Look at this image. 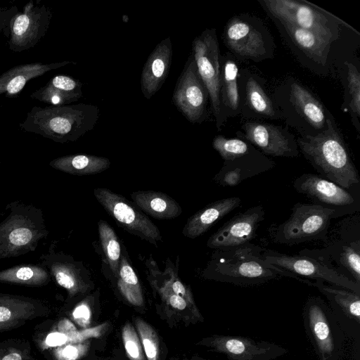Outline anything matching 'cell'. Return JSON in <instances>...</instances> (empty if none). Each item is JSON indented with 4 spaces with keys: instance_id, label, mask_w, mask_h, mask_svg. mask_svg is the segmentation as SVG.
<instances>
[{
    "instance_id": "obj_1",
    "label": "cell",
    "mask_w": 360,
    "mask_h": 360,
    "mask_svg": "<svg viewBox=\"0 0 360 360\" xmlns=\"http://www.w3.org/2000/svg\"><path fill=\"white\" fill-rule=\"evenodd\" d=\"M296 140L300 152L319 175L354 195L359 193L358 171L330 112L326 130L314 136H299Z\"/></svg>"
},
{
    "instance_id": "obj_2",
    "label": "cell",
    "mask_w": 360,
    "mask_h": 360,
    "mask_svg": "<svg viewBox=\"0 0 360 360\" xmlns=\"http://www.w3.org/2000/svg\"><path fill=\"white\" fill-rule=\"evenodd\" d=\"M99 117V108L91 104L34 106L19 127L25 131L63 143L75 141L92 130Z\"/></svg>"
},
{
    "instance_id": "obj_3",
    "label": "cell",
    "mask_w": 360,
    "mask_h": 360,
    "mask_svg": "<svg viewBox=\"0 0 360 360\" xmlns=\"http://www.w3.org/2000/svg\"><path fill=\"white\" fill-rule=\"evenodd\" d=\"M263 248L250 243L217 249L210 266L212 278L239 286H255L285 276L305 283L306 279L265 262Z\"/></svg>"
},
{
    "instance_id": "obj_4",
    "label": "cell",
    "mask_w": 360,
    "mask_h": 360,
    "mask_svg": "<svg viewBox=\"0 0 360 360\" xmlns=\"http://www.w3.org/2000/svg\"><path fill=\"white\" fill-rule=\"evenodd\" d=\"M271 97L287 125L300 136H316L327 128L329 111L302 83L287 78L274 90Z\"/></svg>"
},
{
    "instance_id": "obj_5",
    "label": "cell",
    "mask_w": 360,
    "mask_h": 360,
    "mask_svg": "<svg viewBox=\"0 0 360 360\" xmlns=\"http://www.w3.org/2000/svg\"><path fill=\"white\" fill-rule=\"evenodd\" d=\"M0 223V259L19 257L36 250L49 231L41 209L15 200Z\"/></svg>"
},
{
    "instance_id": "obj_6",
    "label": "cell",
    "mask_w": 360,
    "mask_h": 360,
    "mask_svg": "<svg viewBox=\"0 0 360 360\" xmlns=\"http://www.w3.org/2000/svg\"><path fill=\"white\" fill-rule=\"evenodd\" d=\"M303 324L319 360H340L345 333L329 305L319 296H309L303 307Z\"/></svg>"
},
{
    "instance_id": "obj_7",
    "label": "cell",
    "mask_w": 360,
    "mask_h": 360,
    "mask_svg": "<svg viewBox=\"0 0 360 360\" xmlns=\"http://www.w3.org/2000/svg\"><path fill=\"white\" fill-rule=\"evenodd\" d=\"M223 41L240 60L259 63L274 56V39L263 20L255 15L240 14L231 18L224 27Z\"/></svg>"
},
{
    "instance_id": "obj_8",
    "label": "cell",
    "mask_w": 360,
    "mask_h": 360,
    "mask_svg": "<svg viewBox=\"0 0 360 360\" xmlns=\"http://www.w3.org/2000/svg\"><path fill=\"white\" fill-rule=\"evenodd\" d=\"M271 18L311 31L333 43L339 37V25L359 33L338 17L304 0L258 1Z\"/></svg>"
},
{
    "instance_id": "obj_9",
    "label": "cell",
    "mask_w": 360,
    "mask_h": 360,
    "mask_svg": "<svg viewBox=\"0 0 360 360\" xmlns=\"http://www.w3.org/2000/svg\"><path fill=\"white\" fill-rule=\"evenodd\" d=\"M336 217L339 214L335 210L297 202L286 221L271 228V237L275 243L286 245L326 240L330 221Z\"/></svg>"
},
{
    "instance_id": "obj_10",
    "label": "cell",
    "mask_w": 360,
    "mask_h": 360,
    "mask_svg": "<svg viewBox=\"0 0 360 360\" xmlns=\"http://www.w3.org/2000/svg\"><path fill=\"white\" fill-rule=\"evenodd\" d=\"M191 51L198 75L209 94L217 129L221 131L226 120L222 114L219 98L221 54L216 30L205 29L196 37L192 41Z\"/></svg>"
},
{
    "instance_id": "obj_11",
    "label": "cell",
    "mask_w": 360,
    "mask_h": 360,
    "mask_svg": "<svg viewBox=\"0 0 360 360\" xmlns=\"http://www.w3.org/2000/svg\"><path fill=\"white\" fill-rule=\"evenodd\" d=\"M209 100L208 91L198 75L191 53L176 81L172 94V103L188 122L201 124L209 116Z\"/></svg>"
},
{
    "instance_id": "obj_12",
    "label": "cell",
    "mask_w": 360,
    "mask_h": 360,
    "mask_svg": "<svg viewBox=\"0 0 360 360\" xmlns=\"http://www.w3.org/2000/svg\"><path fill=\"white\" fill-rule=\"evenodd\" d=\"M260 256L265 262L300 278L321 280L360 295V285L313 257L303 255H289L265 249Z\"/></svg>"
},
{
    "instance_id": "obj_13",
    "label": "cell",
    "mask_w": 360,
    "mask_h": 360,
    "mask_svg": "<svg viewBox=\"0 0 360 360\" xmlns=\"http://www.w3.org/2000/svg\"><path fill=\"white\" fill-rule=\"evenodd\" d=\"M52 16L50 7L30 0L10 21L8 49L22 52L35 46L46 35Z\"/></svg>"
},
{
    "instance_id": "obj_14",
    "label": "cell",
    "mask_w": 360,
    "mask_h": 360,
    "mask_svg": "<svg viewBox=\"0 0 360 360\" xmlns=\"http://www.w3.org/2000/svg\"><path fill=\"white\" fill-rule=\"evenodd\" d=\"M94 194L106 212L127 231L153 245L162 240L158 226L135 204L108 188H97Z\"/></svg>"
},
{
    "instance_id": "obj_15",
    "label": "cell",
    "mask_w": 360,
    "mask_h": 360,
    "mask_svg": "<svg viewBox=\"0 0 360 360\" xmlns=\"http://www.w3.org/2000/svg\"><path fill=\"white\" fill-rule=\"evenodd\" d=\"M236 136L257 148L265 155L296 158L300 154L295 136L287 127L280 125L248 121L236 131Z\"/></svg>"
},
{
    "instance_id": "obj_16",
    "label": "cell",
    "mask_w": 360,
    "mask_h": 360,
    "mask_svg": "<svg viewBox=\"0 0 360 360\" xmlns=\"http://www.w3.org/2000/svg\"><path fill=\"white\" fill-rule=\"evenodd\" d=\"M292 186L313 203L335 210L339 217L359 209V198L354 194L319 174L304 173L293 181Z\"/></svg>"
},
{
    "instance_id": "obj_17",
    "label": "cell",
    "mask_w": 360,
    "mask_h": 360,
    "mask_svg": "<svg viewBox=\"0 0 360 360\" xmlns=\"http://www.w3.org/2000/svg\"><path fill=\"white\" fill-rule=\"evenodd\" d=\"M240 115L245 120H283L262 77L248 68L238 72Z\"/></svg>"
},
{
    "instance_id": "obj_18",
    "label": "cell",
    "mask_w": 360,
    "mask_h": 360,
    "mask_svg": "<svg viewBox=\"0 0 360 360\" xmlns=\"http://www.w3.org/2000/svg\"><path fill=\"white\" fill-rule=\"evenodd\" d=\"M199 344L226 355L229 360H273L288 353L276 343L239 335H214Z\"/></svg>"
},
{
    "instance_id": "obj_19",
    "label": "cell",
    "mask_w": 360,
    "mask_h": 360,
    "mask_svg": "<svg viewBox=\"0 0 360 360\" xmlns=\"http://www.w3.org/2000/svg\"><path fill=\"white\" fill-rule=\"evenodd\" d=\"M264 214L261 205L237 214L210 237L207 246L224 249L250 243L255 238L257 229L264 219Z\"/></svg>"
},
{
    "instance_id": "obj_20",
    "label": "cell",
    "mask_w": 360,
    "mask_h": 360,
    "mask_svg": "<svg viewBox=\"0 0 360 360\" xmlns=\"http://www.w3.org/2000/svg\"><path fill=\"white\" fill-rule=\"evenodd\" d=\"M308 285L316 288L327 299L344 333L354 335L359 333L360 295L346 288L326 283L321 280L314 282L307 279Z\"/></svg>"
},
{
    "instance_id": "obj_21",
    "label": "cell",
    "mask_w": 360,
    "mask_h": 360,
    "mask_svg": "<svg viewBox=\"0 0 360 360\" xmlns=\"http://www.w3.org/2000/svg\"><path fill=\"white\" fill-rule=\"evenodd\" d=\"M172 55V43L168 37L158 43L148 57L141 75V90L146 98L150 99L165 82Z\"/></svg>"
},
{
    "instance_id": "obj_22",
    "label": "cell",
    "mask_w": 360,
    "mask_h": 360,
    "mask_svg": "<svg viewBox=\"0 0 360 360\" xmlns=\"http://www.w3.org/2000/svg\"><path fill=\"white\" fill-rule=\"evenodd\" d=\"M300 255L316 259L328 266L333 262L338 267L347 271L354 282L360 285V241L340 240L333 242L321 250L300 252Z\"/></svg>"
},
{
    "instance_id": "obj_23",
    "label": "cell",
    "mask_w": 360,
    "mask_h": 360,
    "mask_svg": "<svg viewBox=\"0 0 360 360\" xmlns=\"http://www.w3.org/2000/svg\"><path fill=\"white\" fill-rule=\"evenodd\" d=\"M286 39L312 62L325 68L331 42L320 35L287 22L272 18Z\"/></svg>"
},
{
    "instance_id": "obj_24",
    "label": "cell",
    "mask_w": 360,
    "mask_h": 360,
    "mask_svg": "<svg viewBox=\"0 0 360 360\" xmlns=\"http://www.w3.org/2000/svg\"><path fill=\"white\" fill-rule=\"evenodd\" d=\"M69 64H76V62H34L14 66L0 75V96L4 94L8 98L18 96L30 80Z\"/></svg>"
},
{
    "instance_id": "obj_25",
    "label": "cell",
    "mask_w": 360,
    "mask_h": 360,
    "mask_svg": "<svg viewBox=\"0 0 360 360\" xmlns=\"http://www.w3.org/2000/svg\"><path fill=\"white\" fill-rule=\"evenodd\" d=\"M40 264L49 271L56 283L64 288L70 296L83 293L87 285L80 276L77 266L72 262L63 259L50 247L49 251L41 255Z\"/></svg>"
},
{
    "instance_id": "obj_26",
    "label": "cell",
    "mask_w": 360,
    "mask_h": 360,
    "mask_svg": "<svg viewBox=\"0 0 360 360\" xmlns=\"http://www.w3.org/2000/svg\"><path fill=\"white\" fill-rule=\"evenodd\" d=\"M82 83L70 76L58 75L32 92L30 98L51 105H65L82 97Z\"/></svg>"
},
{
    "instance_id": "obj_27",
    "label": "cell",
    "mask_w": 360,
    "mask_h": 360,
    "mask_svg": "<svg viewBox=\"0 0 360 360\" xmlns=\"http://www.w3.org/2000/svg\"><path fill=\"white\" fill-rule=\"evenodd\" d=\"M240 202V198L231 197L207 205L188 219L182 233L189 238L204 234L225 215L238 207Z\"/></svg>"
},
{
    "instance_id": "obj_28",
    "label": "cell",
    "mask_w": 360,
    "mask_h": 360,
    "mask_svg": "<svg viewBox=\"0 0 360 360\" xmlns=\"http://www.w3.org/2000/svg\"><path fill=\"white\" fill-rule=\"evenodd\" d=\"M238 66L229 53L220 56L219 98L222 114L226 120L240 115L238 87Z\"/></svg>"
},
{
    "instance_id": "obj_29",
    "label": "cell",
    "mask_w": 360,
    "mask_h": 360,
    "mask_svg": "<svg viewBox=\"0 0 360 360\" xmlns=\"http://www.w3.org/2000/svg\"><path fill=\"white\" fill-rule=\"evenodd\" d=\"M131 197L141 210L158 219H174L182 212L176 201L162 192L136 191Z\"/></svg>"
},
{
    "instance_id": "obj_30",
    "label": "cell",
    "mask_w": 360,
    "mask_h": 360,
    "mask_svg": "<svg viewBox=\"0 0 360 360\" xmlns=\"http://www.w3.org/2000/svg\"><path fill=\"white\" fill-rule=\"evenodd\" d=\"M107 158L86 154H74L52 160L49 165L59 171L74 175L101 173L110 166Z\"/></svg>"
},
{
    "instance_id": "obj_31",
    "label": "cell",
    "mask_w": 360,
    "mask_h": 360,
    "mask_svg": "<svg viewBox=\"0 0 360 360\" xmlns=\"http://www.w3.org/2000/svg\"><path fill=\"white\" fill-rule=\"evenodd\" d=\"M51 278L48 269L41 264H20L0 271V283L41 286Z\"/></svg>"
},
{
    "instance_id": "obj_32",
    "label": "cell",
    "mask_w": 360,
    "mask_h": 360,
    "mask_svg": "<svg viewBox=\"0 0 360 360\" xmlns=\"http://www.w3.org/2000/svg\"><path fill=\"white\" fill-rule=\"evenodd\" d=\"M35 302L30 298L0 294V323L15 324L34 315Z\"/></svg>"
},
{
    "instance_id": "obj_33",
    "label": "cell",
    "mask_w": 360,
    "mask_h": 360,
    "mask_svg": "<svg viewBox=\"0 0 360 360\" xmlns=\"http://www.w3.org/2000/svg\"><path fill=\"white\" fill-rule=\"evenodd\" d=\"M117 286L122 296L135 306L143 304V296L138 277L125 257L120 262Z\"/></svg>"
},
{
    "instance_id": "obj_34",
    "label": "cell",
    "mask_w": 360,
    "mask_h": 360,
    "mask_svg": "<svg viewBox=\"0 0 360 360\" xmlns=\"http://www.w3.org/2000/svg\"><path fill=\"white\" fill-rule=\"evenodd\" d=\"M101 246L110 268L116 278L118 276L121 249L116 233L105 221L98 222Z\"/></svg>"
},
{
    "instance_id": "obj_35",
    "label": "cell",
    "mask_w": 360,
    "mask_h": 360,
    "mask_svg": "<svg viewBox=\"0 0 360 360\" xmlns=\"http://www.w3.org/2000/svg\"><path fill=\"white\" fill-rule=\"evenodd\" d=\"M212 147L224 161L231 160L239 155L248 153L255 148L251 143L241 139H228L222 135L214 138Z\"/></svg>"
},
{
    "instance_id": "obj_36",
    "label": "cell",
    "mask_w": 360,
    "mask_h": 360,
    "mask_svg": "<svg viewBox=\"0 0 360 360\" xmlns=\"http://www.w3.org/2000/svg\"><path fill=\"white\" fill-rule=\"evenodd\" d=\"M345 65L347 68V88L349 91V102L348 109L355 124L356 120L359 124L360 116V73L356 67L352 63L346 61Z\"/></svg>"
},
{
    "instance_id": "obj_37",
    "label": "cell",
    "mask_w": 360,
    "mask_h": 360,
    "mask_svg": "<svg viewBox=\"0 0 360 360\" xmlns=\"http://www.w3.org/2000/svg\"><path fill=\"white\" fill-rule=\"evenodd\" d=\"M135 323L147 360H159L160 342L157 333L140 318L136 319Z\"/></svg>"
},
{
    "instance_id": "obj_38",
    "label": "cell",
    "mask_w": 360,
    "mask_h": 360,
    "mask_svg": "<svg viewBox=\"0 0 360 360\" xmlns=\"http://www.w3.org/2000/svg\"><path fill=\"white\" fill-rule=\"evenodd\" d=\"M122 338L125 352L130 360H145L141 340L129 323L124 326Z\"/></svg>"
},
{
    "instance_id": "obj_39",
    "label": "cell",
    "mask_w": 360,
    "mask_h": 360,
    "mask_svg": "<svg viewBox=\"0 0 360 360\" xmlns=\"http://www.w3.org/2000/svg\"><path fill=\"white\" fill-rule=\"evenodd\" d=\"M158 290L162 300L173 311L182 312L185 310H189L197 320L202 319L198 309L191 307L184 298L174 293L165 283L159 288Z\"/></svg>"
},
{
    "instance_id": "obj_40",
    "label": "cell",
    "mask_w": 360,
    "mask_h": 360,
    "mask_svg": "<svg viewBox=\"0 0 360 360\" xmlns=\"http://www.w3.org/2000/svg\"><path fill=\"white\" fill-rule=\"evenodd\" d=\"M89 346L86 342L68 345L60 350L58 356L60 360H78L86 354Z\"/></svg>"
},
{
    "instance_id": "obj_41",
    "label": "cell",
    "mask_w": 360,
    "mask_h": 360,
    "mask_svg": "<svg viewBox=\"0 0 360 360\" xmlns=\"http://www.w3.org/2000/svg\"><path fill=\"white\" fill-rule=\"evenodd\" d=\"M171 290L177 295L184 298L195 309H198L193 295L189 288L183 284L176 276H172L169 280L165 282Z\"/></svg>"
},
{
    "instance_id": "obj_42",
    "label": "cell",
    "mask_w": 360,
    "mask_h": 360,
    "mask_svg": "<svg viewBox=\"0 0 360 360\" xmlns=\"http://www.w3.org/2000/svg\"><path fill=\"white\" fill-rule=\"evenodd\" d=\"M18 12V8L16 6L0 10V32L8 27L10 21Z\"/></svg>"
},
{
    "instance_id": "obj_43",
    "label": "cell",
    "mask_w": 360,
    "mask_h": 360,
    "mask_svg": "<svg viewBox=\"0 0 360 360\" xmlns=\"http://www.w3.org/2000/svg\"><path fill=\"white\" fill-rule=\"evenodd\" d=\"M73 316L82 326H86L89 323L90 310L87 305L80 304L73 311Z\"/></svg>"
},
{
    "instance_id": "obj_44",
    "label": "cell",
    "mask_w": 360,
    "mask_h": 360,
    "mask_svg": "<svg viewBox=\"0 0 360 360\" xmlns=\"http://www.w3.org/2000/svg\"><path fill=\"white\" fill-rule=\"evenodd\" d=\"M68 340V336L62 333H50L46 339V343L51 347L60 346Z\"/></svg>"
},
{
    "instance_id": "obj_45",
    "label": "cell",
    "mask_w": 360,
    "mask_h": 360,
    "mask_svg": "<svg viewBox=\"0 0 360 360\" xmlns=\"http://www.w3.org/2000/svg\"><path fill=\"white\" fill-rule=\"evenodd\" d=\"M1 360H22V357L18 352H12L4 356Z\"/></svg>"
},
{
    "instance_id": "obj_46",
    "label": "cell",
    "mask_w": 360,
    "mask_h": 360,
    "mask_svg": "<svg viewBox=\"0 0 360 360\" xmlns=\"http://www.w3.org/2000/svg\"><path fill=\"white\" fill-rule=\"evenodd\" d=\"M14 326V324H10V323H0V330L1 329H6L7 328H10L11 326Z\"/></svg>"
}]
</instances>
